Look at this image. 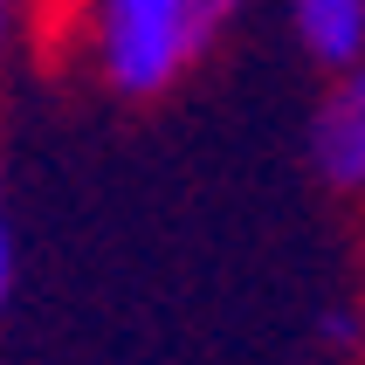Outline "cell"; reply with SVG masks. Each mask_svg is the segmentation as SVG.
<instances>
[{"mask_svg":"<svg viewBox=\"0 0 365 365\" xmlns=\"http://www.w3.org/2000/svg\"><path fill=\"white\" fill-rule=\"evenodd\" d=\"M248 0H90V62L118 97H165L207 62Z\"/></svg>","mask_w":365,"mask_h":365,"instance_id":"6da1fadb","label":"cell"},{"mask_svg":"<svg viewBox=\"0 0 365 365\" xmlns=\"http://www.w3.org/2000/svg\"><path fill=\"white\" fill-rule=\"evenodd\" d=\"M310 159H317V180L345 200H365V56L331 69V90L317 103V124H310Z\"/></svg>","mask_w":365,"mask_h":365,"instance_id":"7a4b0ae2","label":"cell"},{"mask_svg":"<svg viewBox=\"0 0 365 365\" xmlns=\"http://www.w3.org/2000/svg\"><path fill=\"white\" fill-rule=\"evenodd\" d=\"M283 14L317 69H345L365 56V0H283Z\"/></svg>","mask_w":365,"mask_h":365,"instance_id":"3957f363","label":"cell"},{"mask_svg":"<svg viewBox=\"0 0 365 365\" xmlns=\"http://www.w3.org/2000/svg\"><path fill=\"white\" fill-rule=\"evenodd\" d=\"M14 35H21V0H0V62L14 48Z\"/></svg>","mask_w":365,"mask_h":365,"instance_id":"277c9868","label":"cell"},{"mask_svg":"<svg viewBox=\"0 0 365 365\" xmlns=\"http://www.w3.org/2000/svg\"><path fill=\"white\" fill-rule=\"evenodd\" d=\"M7 289H14V242H7V221H0V304H7Z\"/></svg>","mask_w":365,"mask_h":365,"instance_id":"5b68a950","label":"cell"}]
</instances>
